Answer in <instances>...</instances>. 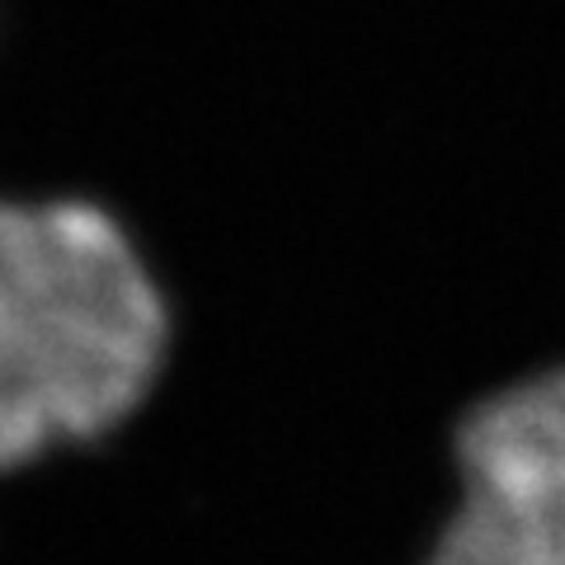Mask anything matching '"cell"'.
I'll list each match as a JSON object with an SVG mask.
<instances>
[{
  "mask_svg": "<svg viewBox=\"0 0 565 565\" xmlns=\"http://www.w3.org/2000/svg\"><path fill=\"white\" fill-rule=\"evenodd\" d=\"M462 509L429 565H565V367L494 392L457 429Z\"/></svg>",
  "mask_w": 565,
  "mask_h": 565,
  "instance_id": "obj_2",
  "label": "cell"
},
{
  "mask_svg": "<svg viewBox=\"0 0 565 565\" xmlns=\"http://www.w3.org/2000/svg\"><path fill=\"white\" fill-rule=\"evenodd\" d=\"M166 349V302L109 212L0 199V476L122 424Z\"/></svg>",
  "mask_w": 565,
  "mask_h": 565,
  "instance_id": "obj_1",
  "label": "cell"
}]
</instances>
